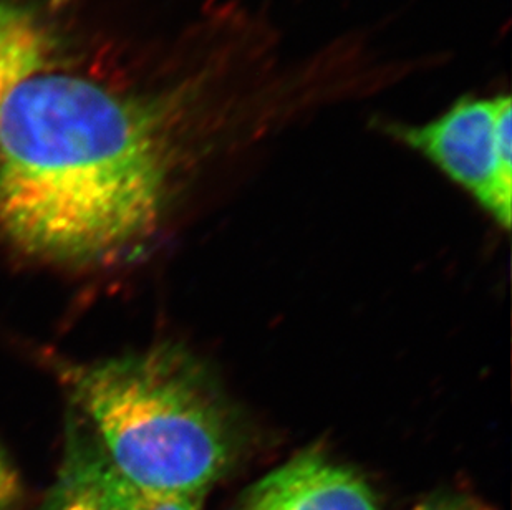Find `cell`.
I'll list each match as a JSON object with an SVG mask.
<instances>
[{
	"mask_svg": "<svg viewBox=\"0 0 512 510\" xmlns=\"http://www.w3.org/2000/svg\"><path fill=\"white\" fill-rule=\"evenodd\" d=\"M47 30L29 10L0 5V113L10 93L45 67Z\"/></svg>",
	"mask_w": 512,
	"mask_h": 510,
	"instance_id": "obj_6",
	"label": "cell"
},
{
	"mask_svg": "<svg viewBox=\"0 0 512 510\" xmlns=\"http://www.w3.org/2000/svg\"><path fill=\"white\" fill-rule=\"evenodd\" d=\"M234 510H380L357 472L309 451L247 489Z\"/></svg>",
	"mask_w": 512,
	"mask_h": 510,
	"instance_id": "obj_4",
	"label": "cell"
},
{
	"mask_svg": "<svg viewBox=\"0 0 512 510\" xmlns=\"http://www.w3.org/2000/svg\"><path fill=\"white\" fill-rule=\"evenodd\" d=\"M42 510H128L115 469L77 413L68 419L62 466Z\"/></svg>",
	"mask_w": 512,
	"mask_h": 510,
	"instance_id": "obj_5",
	"label": "cell"
},
{
	"mask_svg": "<svg viewBox=\"0 0 512 510\" xmlns=\"http://www.w3.org/2000/svg\"><path fill=\"white\" fill-rule=\"evenodd\" d=\"M168 174L153 108L88 78L35 73L0 113V239L55 264H118L158 231Z\"/></svg>",
	"mask_w": 512,
	"mask_h": 510,
	"instance_id": "obj_1",
	"label": "cell"
},
{
	"mask_svg": "<svg viewBox=\"0 0 512 510\" xmlns=\"http://www.w3.org/2000/svg\"><path fill=\"white\" fill-rule=\"evenodd\" d=\"M476 510H488V509H483V507H476Z\"/></svg>",
	"mask_w": 512,
	"mask_h": 510,
	"instance_id": "obj_10",
	"label": "cell"
},
{
	"mask_svg": "<svg viewBox=\"0 0 512 510\" xmlns=\"http://www.w3.org/2000/svg\"><path fill=\"white\" fill-rule=\"evenodd\" d=\"M22 501L19 474L0 451V510H15Z\"/></svg>",
	"mask_w": 512,
	"mask_h": 510,
	"instance_id": "obj_8",
	"label": "cell"
},
{
	"mask_svg": "<svg viewBox=\"0 0 512 510\" xmlns=\"http://www.w3.org/2000/svg\"><path fill=\"white\" fill-rule=\"evenodd\" d=\"M118 476V474H116ZM120 481L121 496L128 510H201L204 496H179V494H160L148 492L131 486L125 479Z\"/></svg>",
	"mask_w": 512,
	"mask_h": 510,
	"instance_id": "obj_7",
	"label": "cell"
},
{
	"mask_svg": "<svg viewBox=\"0 0 512 510\" xmlns=\"http://www.w3.org/2000/svg\"><path fill=\"white\" fill-rule=\"evenodd\" d=\"M411 510H476V506L461 497L441 496L431 497Z\"/></svg>",
	"mask_w": 512,
	"mask_h": 510,
	"instance_id": "obj_9",
	"label": "cell"
},
{
	"mask_svg": "<svg viewBox=\"0 0 512 510\" xmlns=\"http://www.w3.org/2000/svg\"><path fill=\"white\" fill-rule=\"evenodd\" d=\"M60 376L75 413L131 486L206 496L231 467V414L201 366L179 348L62 363Z\"/></svg>",
	"mask_w": 512,
	"mask_h": 510,
	"instance_id": "obj_2",
	"label": "cell"
},
{
	"mask_svg": "<svg viewBox=\"0 0 512 510\" xmlns=\"http://www.w3.org/2000/svg\"><path fill=\"white\" fill-rule=\"evenodd\" d=\"M397 135L473 194L499 226L509 229L512 191L499 176L498 97L464 98L438 120L398 128Z\"/></svg>",
	"mask_w": 512,
	"mask_h": 510,
	"instance_id": "obj_3",
	"label": "cell"
}]
</instances>
